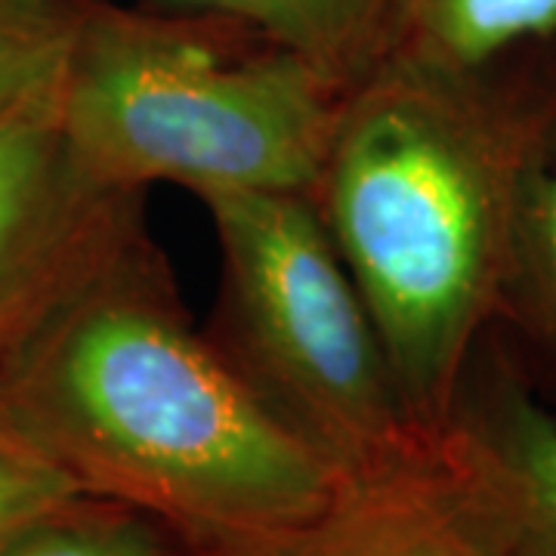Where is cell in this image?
I'll return each mask as SVG.
<instances>
[{
    "mask_svg": "<svg viewBox=\"0 0 556 556\" xmlns=\"http://www.w3.org/2000/svg\"><path fill=\"white\" fill-rule=\"evenodd\" d=\"M78 0H0V121L56 87Z\"/></svg>",
    "mask_w": 556,
    "mask_h": 556,
    "instance_id": "obj_11",
    "label": "cell"
},
{
    "mask_svg": "<svg viewBox=\"0 0 556 556\" xmlns=\"http://www.w3.org/2000/svg\"><path fill=\"white\" fill-rule=\"evenodd\" d=\"M0 412L84 495L204 556L318 514L338 470L219 356L139 219L0 365Z\"/></svg>",
    "mask_w": 556,
    "mask_h": 556,
    "instance_id": "obj_1",
    "label": "cell"
},
{
    "mask_svg": "<svg viewBox=\"0 0 556 556\" xmlns=\"http://www.w3.org/2000/svg\"><path fill=\"white\" fill-rule=\"evenodd\" d=\"M167 10L244 25L309 62L343 93L390 60L402 40V0H155Z\"/></svg>",
    "mask_w": 556,
    "mask_h": 556,
    "instance_id": "obj_8",
    "label": "cell"
},
{
    "mask_svg": "<svg viewBox=\"0 0 556 556\" xmlns=\"http://www.w3.org/2000/svg\"><path fill=\"white\" fill-rule=\"evenodd\" d=\"M340 100L309 62L244 25L109 0H78L56 80L75 155L137 195H309Z\"/></svg>",
    "mask_w": 556,
    "mask_h": 556,
    "instance_id": "obj_3",
    "label": "cell"
},
{
    "mask_svg": "<svg viewBox=\"0 0 556 556\" xmlns=\"http://www.w3.org/2000/svg\"><path fill=\"white\" fill-rule=\"evenodd\" d=\"M139 219L146 195L105 186L75 155L56 87L0 121V365Z\"/></svg>",
    "mask_w": 556,
    "mask_h": 556,
    "instance_id": "obj_5",
    "label": "cell"
},
{
    "mask_svg": "<svg viewBox=\"0 0 556 556\" xmlns=\"http://www.w3.org/2000/svg\"><path fill=\"white\" fill-rule=\"evenodd\" d=\"M507 318L535 340L556 371V142L529 201Z\"/></svg>",
    "mask_w": 556,
    "mask_h": 556,
    "instance_id": "obj_12",
    "label": "cell"
},
{
    "mask_svg": "<svg viewBox=\"0 0 556 556\" xmlns=\"http://www.w3.org/2000/svg\"><path fill=\"white\" fill-rule=\"evenodd\" d=\"M78 495L75 479L0 412V547Z\"/></svg>",
    "mask_w": 556,
    "mask_h": 556,
    "instance_id": "obj_13",
    "label": "cell"
},
{
    "mask_svg": "<svg viewBox=\"0 0 556 556\" xmlns=\"http://www.w3.org/2000/svg\"><path fill=\"white\" fill-rule=\"evenodd\" d=\"M0 556H192L164 522L118 501L78 495L13 535Z\"/></svg>",
    "mask_w": 556,
    "mask_h": 556,
    "instance_id": "obj_10",
    "label": "cell"
},
{
    "mask_svg": "<svg viewBox=\"0 0 556 556\" xmlns=\"http://www.w3.org/2000/svg\"><path fill=\"white\" fill-rule=\"evenodd\" d=\"M204 556H507L485 507L442 439L383 473L343 479L291 529Z\"/></svg>",
    "mask_w": 556,
    "mask_h": 556,
    "instance_id": "obj_6",
    "label": "cell"
},
{
    "mask_svg": "<svg viewBox=\"0 0 556 556\" xmlns=\"http://www.w3.org/2000/svg\"><path fill=\"white\" fill-rule=\"evenodd\" d=\"M556 35V0H402L399 53L482 72Z\"/></svg>",
    "mask_w": 556,
    "mask_h": 556,
    "instance_id": "obj_9",
    "label": "cell"
},
{
    "mask_svg": "<svg viewBox=\"0 0 556 556\" xmlns=\"http://www.w3.org/2000/svg\"><path fill=\"white\" fill-rule=\"evenodd\" d=\"M554 142L556 102L495 68L396 50L340 100L309 199L424 437H445L485 331L507 318Z\"/></svg>",
    "mask_w": 556,
    "mask_h": 556,
    "instance_id": "obj_2",
    "label": "cell"
},
{
    "mask_svg": "<svg viewBox=\"0 0 556 556\" xmlns=\"http://www.w3.org/2000/svg\"><path fill=\"white\" fill-rule=\"evenodd\" d=\"M201 207L219 251L211 343L273 415L343 479L433 448L399 399L375 318L316 204L300 192H217Z\"/></svg>",
    "mask_w": 556,
    "mask_h": 556,
    "instance_id": "obj_4",
    "label": "cell"
},
{
    "mask_svg": "<svg viewBox=\"0 0 556 556\" xmlns=\"http://www.w3.org/2000/svg\"><path fill=\"white\" fill-rule=\"evenodd\" d=\"M442 445L507 556H556V412L504 362H473Z\"/></svg>",
    "mask_w": 556,
    "mask_h": 556,
    "instance_id": "obj_7",
    "label": "cell"
}]
</instances>
